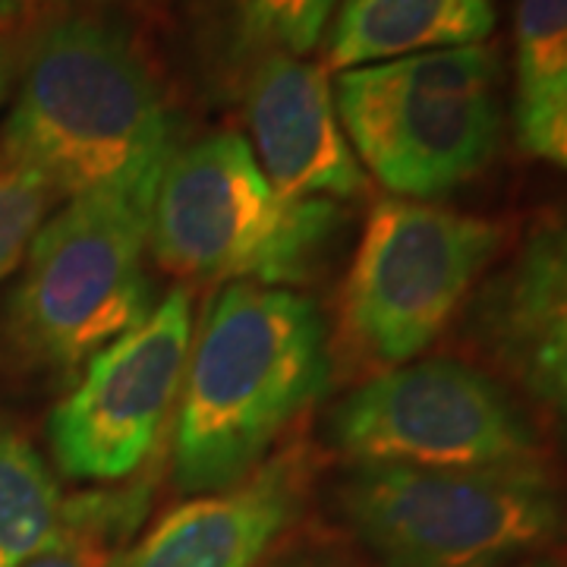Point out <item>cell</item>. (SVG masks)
Listing matches in <instances>:
<instances>
[{"label":"cell","mask_w":567,"mask_h":567,"mask_svg":"<svg viewBox=\"0 0 567 567\" xmlns=\"http://www.w3.org/2000/svg\"><path fill=\"white\" fill-rule=\"evenodd\" d=\"M319 306L290 287L227 284L193 338L174 432V483L205 495L268 461L328 382Z\"/></svg>","instance_id":"obj_1"},{"label":"cell","mask_w":567,"mask_h":567,"mask_svg":"<svg viewBox=\"0 0 567 567\" xmlns=\"http://www.w3.org/2000/svg\"><path fill=\"white\" fill-rule=\"evenodd\" d=\"M174 152L162 89L117 29L76 17L35 41L3 123V167L32 171L73 199L158 183Z\"/></svg>","instance_id":"obj_2"},{"label":"cell","mask_w":567,"mask_h":567,"mask_svg":"<svg viewBox=\"0 0 567 567\" xmlns=\"http://www.w3.org/2000/svg\"><path fill=\"white\" fill-rule=\"evenodd\" d=\"M341 227V205L287 196L240 133H218L171 155L148 249L181 278L297 287L319 271Z\"/></svg>","instance_id":"obj_3"},{"label":"cell","mask_w":567,"mask_h":567,"mask_svg":"<svg viewBox=\"0 0 567 567\" xmlns=\"http://www.w3.org/2000/svg\"><path fill=\"white\" fill-rule=\"evenodd\" d=\"M338 507L382 567H502L567 527L565 495L539 461L357 464L338 486Z\"/></svg>","instance_id":"obj_4"},{"label":"cell","mask_w":567,"mask_h":567,"mask_svg":"<svg viewBox=\"0 0 567 567\" xmlns=\"http://www.w3.org/2000/svg\"><path fill=\"white\" fill-rule=\"evenodd\" d=\"M158 183L73 196L41 224L7 309V331L32 363L82 369L152 316L145 256Z\"/></svg>","instance_id":"obj_5"},{"label":"cell","mask_w":567,"mask_h":567,"mask_svg":"<svg viewBox=\"0 0 567 567\" xmlns=\"http://www.w3.org/2000/svg\"><path fill=\"white\" fill-rule=\"evenodd\" d=\"M498 61L483 44L338 73V121L365 171L401 199H435L498 152Z\"/></svg>","instance_id":"obj_6"},{"label":"cell","mask_w":567,"mask_h":567,"mask_svg":"<svg viewBox=\"0 0 567 567\" xmlns=\"http://www.w3.org/2000/svg\"><path fill=\"white\" fill-rule=\"evenodd\" d=\"M498 246L502 227L486 218L401 196L375 203L347 275V331L382 363H413L454 319Z\"/></svg>","instance_id":"obj_7"},{"label":"cell","mask_w":567,"mask_h":567,"mask_svg":"<svg viewBox=\"0 0 567 567\" xmlns=\"http://www.w3.org/2000/svg\"><path fill=\"white\" fill-rule=\"evenodd\" d=\"M328 439L357 464L505 466L539 461L520 406L486 372L457 360H413L350 391Z\"/></svg>","instance_id":"obj_8"},{"label":"cell","mask_w":567,"mask_h":567,"mask_svg":"<svg viewBox=\"0 0 567 567\" xmlns=\"http://www.w3.org/2000/svg\"><path fill=\"white\" fill-rule=\"evenodd\" d=\"M193 347V300L174 287L152 316L99 350L48 416L51 454L70 480L121 483L140 470L177 404Z\"/></svg>","instance_id":"obj_9"},{"label":"cell","mask_w":567,"mask_h":567,"mask_svg":"<svg viewBox=\"0 0 567 567\" xmlns=\"http://www.w3.org/2000/svg\"><path fill=\"white\" fill-rule=\"evenodd\" d=\"M470 328L488 357L567 425V215L539 224L488 278Z\"/></svg>","instance_id":"obj_10"},{"label":"cell","mask_w":567,"mask_h":567,"mask_svg":"<svg viewBox=\"0 0 567 567\" xmlns=\"http://www.w3.org/2000/svg\"><path fill=\"white\" fill-rule=\"evenodd\" d=\"M309 457L303 447L271 454L240 483L193 495L164 514L107 567H259L303 511Z\"/></svg>","instance_id":"obj_11"},{"label":"cell","mask_w":567,"mask_h":567,"mask_svg":"<svg viewBox=\"0 0 567 567\" xmlns=\"http://www.w3.org/2000/svg\"><path fill=\"white\" fill-rule=\"evenodd\" d=\"M246 121L265 177L281 193L328 203L365 193L324 66L290 54L265 58L249 82Z\"/></svg>","instance_id":"obj_12"},{"label":"cell","mask_w":567,"mask_h":567,"mask_svg":"<svg viewBox=\"0 0 567 567\" xmlns=\"http://www.w3.org/2000/svg\"><path fill=\"white\" fill-rule=\"evenodd\" d=\"M492 29L488 0H344L324 66L347 73L425 51L483 44Z\"/></svg>","instance_id":"obj_13"},{"label":"cell","mask_w":567,"mask_h":567,"mask_svg":"<svg viewBox=\"0 0 567 567\" xmlns=\"http://www.w3.org/2000/svg\"><path fill=\"white\" fill-rule=\"evenodd\" d=\"M63 502L44 457L0 423V567H22L58 539Z\"/></svg>","instance_id":"obj_14"},{"label":"cell","mask_w":567,"mask_h":567,"mask_svg":"<svg viewBox=\"0 0 567 567\" xmlns=\"http://www.w3.org/2000/svg\"><path fill=\"white\" fill-rule=\"evenodd\" d=\"M145 507V486L85 492L66 498L58 539L22 567H107L114 548L136 529Z\"/></svg>","instance_id":"obj_15"},{"label":"cell","mask_w":567,"mask_h":567,"mask_svg":"<svg viewBox=\"0 0 567 567\" xmlns=\"http://www.w3.org/2000/svg\"><path fill=\"white\" fill-rule=\"evenodd\" d=\"M567 85V0H520L517 7V111H529Z\"/></svg>","instance_id":"obj_16"},{"label":"cell","mask_w":567,"mask_h":567,"mask_svg":"<svg viewBox=\"0 0 567 567\" xmlns=\"http://www.w3.org/2000/svg\"><path fill=\"white\" fill-rule=\"evenodd\" d=\"M334 3L338 0H234L246 44L290 58H303L319 44Z\"/></svg>","instance_id":"obj_17"},{"label":"cell","mask_w":567,"mask_h":567,"mask_svg":"<svg viewBox=\"0 0 567 567\" xmlns=\"http://www.w3.org/2000/svg\"><path fill=\"white\" fill-rule=\"evenodd\" d=\"M54 199L39 174L0 167V281L25 259Z\"/></svg>","instance_id":"obj_18"},{"label":"cell","mask_w":567,"mask_h":567,"mask_svg":"<svg viewBox=\"0 0 567 567\" xmlns=\"http://www.w3.org/2000/svg\"><path fill=\"white\" fill-rule=\"evenodd\" d=\"M517 130L529 155L567 171V85L543 104L517 111Z\"/></svg>","instance_id":"obj_19"},{"label":"cell","mask_w":567,"mask_h":567,"mask_svg":"<svg viewBox=\"0 0 567 567\" xmlns=\"http://www.w3.org/2000/svg\"><path fill=\"white\" fill-rule=\"evenodd\" d=\"M275 567H341L338 561H328V558H312V555H303V558H290V561H281Z\"/></svg>","instance_id":"obj_20"},{"label":"cell","mask_w":567,"mask_h":567,"mask_svg":"<svg viewBox=\"0 0 567 567\" xmlns=\"http://www.w3.org/2000/svg\"><path fill=\"white\" fill-rule=\"evenodd\" d=\"M3 89H7V48L0 39V102H3Z\"/></svg>","instance_id":"obj_21"},{"label":"cell","mask_w":567,"mask_h":567,"mask_svg":"<svg viewBox=\"0 0 567 567\" xmlns=\"http://www.w3.org/2000/svg\"><path fill=\"white\" fill-rule=\"evenodd\" d=\"M22 0H0V20H7V17H13L17 10H20Z\"/></svg>","instance_id":"obj_22"},{"label":"cell","mask_w":567,"mask_h":567,"mask_svg":"<svg viewBox=\"0 0 567 567\" xmlns=\"http://www.w3.org/2000/svg\"><path fill=\"white\" fill-rule=\"evenodd\" d=\"M527 567H558V565H527Z\"/></svg>","instance_id":"obj_23"}]
</instances>
